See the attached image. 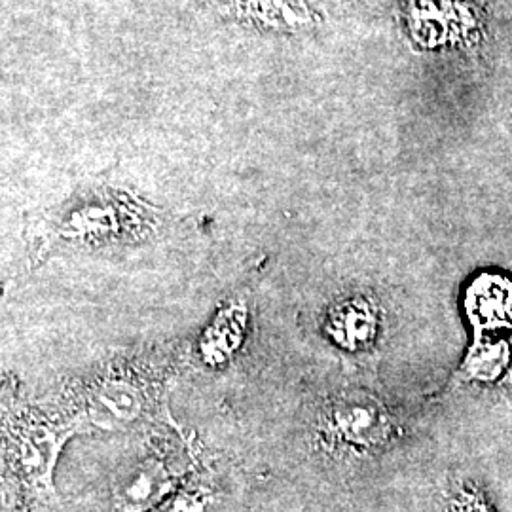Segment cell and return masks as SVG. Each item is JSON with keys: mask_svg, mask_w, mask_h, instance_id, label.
<instances>
[{"mask_svg": "<svg viewBox=\"0 0 512 512\" xmlns=\"http://www.w3.org/2000/svg\"><path fill=\"white\" fill-rule=\"evenodd\" d=\"M183 366L181 349L116 357L67 385L57 408L78 433L128 431L167 416V395Z\"/></svg>", "mask_w": 512, "mask_h": 512, "instance_id": "obj_1", "label": "cell"}, {"mask_svg": "<svg viewBox=\"0 0 512 512\" xmlns=\"http://www.w3.org/2000/svg\"><path fill=\"white\" fill-rule=\"evenodd\" d=\"M78 435L55 406L33 403L14 380L2 387V488L12 507L52 505L54 471L63 446Z\"/></svg>", "mask_w": 512, "mask_h": 512, "instance_id": "obj_2", "label": "cell"}, {"mask_svg": "<svg viewBox=\"0 0 512 512\" xmlns=\"http://www.w3.org/2000/svg\"><path fill=\"white\" fill-rule=\"evenodd\" d=\"M158 213L128 192L93 188L65 203L37 236L35 258L67 251H105L150 238Z\"/></svg>", "mask_w": 512, "mask_h": 512, "instance_id": "obj_3", "label": "cell"}, {"mask_svg": "<svg viewBox=\"0 0 512 512\" xmlns=\"http://www.w3.org/2000/svg\"><path fill=\"white\" fill-rule=\"evenodd\" d=\"M317 444L334 458H372L403 437L399 418L365 389H344L319 404L313 418Z\"/></svg>", "mask_w": 512, "mask_h": 512, "instance_id": "obj_4", "label": "cell"}, {"mask_svg": "<svg viewBox=\"0 0 512 512\" xmlns=\"http://www.w3.org/2000/svg\"><path fill=\"white\" fill-rule=\"evenodd\" d=\"M167 444L148 450L147 456L118 478L112 492V512H147L175 494L192 478L196 459L177 458Z\"/></svg>", "mask_w": 512, "mask_h": 512, "instance_id": "obj_5", "label": "cell"}, {"mask_svg": "<svg viewBox=\"0 0 512 512\" xmlns=\"http://www.w3.org/2000/svg\"><path fill=\"white\" fill-rule=\"evenodd\" d=\"M384 313L374 296L349 293L336 298L323 315V332L348 353L370 351L380 340Z\"/></svg>", "mask_w": 512, "mask_h": 512, "instance_id": "obj_6", "label": "cell"}, {"mask_svg": "<svg viewBox=\"0 0 512 512\" xmlns=\"http://www.w3.org/2000/svg\"><path fill=\"white\" fill-rule=\"evenodd\" d=\"M249 310L245 302H230L224 306L198 340V353L203 363L219 368L234 359L247 332Z\"/></svg>", "mask_w": 512, "mask_h": 512, "instance_id": "obj_7", "label": "cell"}, {"mask_svg": "<svg viewBox=\"0 0 512 512\" xmlns=\"http://www.w3.org/2000/svg\"><path fill=\"white\" fill-rule=\"evenodd\" d=\"M444 512H495L482 486L465 476L448 480L442 495Z\"/></svg>", "mask_w": 512, "mask_h": 512, "instance_id": "obj_8", "label": "cell"}, {"mask_svg": "<svg viewBox=\"0 0 512 512\" xmlns=\"http://www.w3.org/2000/svg\"><path fill=\"white\" fill-rule=\"evenodd\" d=\"M215 499L217 495L211 486L202 478L192 476L175 494L169 495L147 512H207Z\"/></svg>", "mask_w": 512, "mask_h": 512, "instance_id": "obj_9", "label": "cell"}]
</instances>
